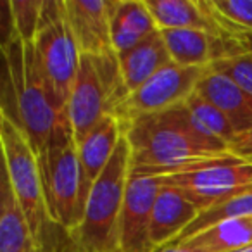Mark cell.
<instances>
[{"label":"cell","mask_w":252,"mask_h":252,"mask_svg":"<svg viewBox=\"0 0 252 252\" xmlns=\"http://www.w3.org/2000/svg\"><path fill=\"white\" fill-rule=\"evenodd\" d=\"M32 45L43 85L54 105L64 112L80 69L81 54L67 23L63 0H45Z\"/></svg>","instance_id":"cell-6"},{"label":"cell","mask_w":252,"mask_h":252,"mask_svg":"<svg viewBox=\"0 0 252 252\" xmlns=\"http://www.w3.org/2000/svg\"><path fill=\"white\" fill-rule=\"evenodd\" d=\"M211 4L238 35L252 33V0H211Z\"/></svg>","instance_id":"cell-22"},{"label":"cell","mask_w":252,"mask_h":252,"mask_svg":"<svg viewBox=\"0 0 252 252\" xmlns=\"http://www.w3.org/2000/svg\"><path fill=\"white\" fill-rule=\"evenodd\" d=\"M154 252H204V251L189 247V245H183V244H176V242H171V244L164 245V247L156 249Z\"/></svg>","instance_id":"cell-24"},{"label":"cell","mask_w":252,"mask_h":252,"mask_svg":"<svg viewBox=\"0 0 252 252\" xmlns=\"http://www.w3.org/2000/svg\"><path fill=\"white\" fill-rule=\"evenodd\" d=\"M206 69L207 67H183L169 63L137 90L126 95L111 116L118 118L121 125H126L140 116L168 111L185 102L197 90Z\"/></svg>","instance_id":"cell-9"},{"label":"cell","mask_w":252,"mask_h":252,"mask_svg":"<svg viewBox=\"0 0 252 252\" xmlns=\"http://www.w3.org/2000/svg\"><path fill=\"white\" fill-rule=\"evenodd\" d=\"M130 145L131 169L149 175H175L233 158L223 144L204 137L178 104L159 114L140 116L123 125Z\"/></svg>","instance_id":"cell-1"},{"label":"cell","mask_w":252,"mask_h":252,"mask_svg":"<svg viewBox=\"0 0 252 252\" xmlns=\"http://www.w3.org/2000/svg\"><path fill=\"white\" fill-rule=\"evenodd\" d=\"M237 40H238V43L242 45V49L252 56V33H249V32L240 33V35L237 36Z\"/></svg>","instance_id":"cell-25"},{"label":"cell","mask_w":252,"mask_h":252,"mask_svg":"<svg viewBox=\"0 0 252 252\" xmlns=\"http://www.w3.org/2000/svg\"><path fill=\"white\" fill-rule=\"evenodd\" d=\"M199 214L200 211L178 190L162 185L156 199L151 220V242L154 249L178 240Z\"/></svg>","instance_id":"cell-14"},{"label":"cell","mask_w":252,"mask_h":252,"mask_svg":"<svg viewBox=\"0 0 252 252\" xmlns=\"http://www.w3.org/2000/svg\"><path fill=\"white\" fill-rule=\"evenodd\" d=\"M230 152L235 156V158H238V159H242V161L251 162L252 164V131H249V133L238 137V140L231 145Z\"/></svg>","instance_id":"cell-23"},{"label":"cell","mask_w":252,"mask_h":252,"mask_svg":"<svg viewBox=\"0 0 252 252\" xmlns=\"http://www.w3.org/2000/svg\"><path fill=\"white\" fill-rule=\"evenodd\" d=\"M187 112H189L190 119H192L193 126L204 135V137L211 138V140L223 144L224 147L231 149V145L238 140V133L235 130L228 118L216 107L211 104L209 100L193 92L185 102Z\"/></svg>","instance_id":"cell-18"},{"label":"cell","mask_w":252,"mask_h":252,"mask_svg":"<svg viewBox=\"0 0 252 252\" xmlns=\"http://www.w3.org/2000/svg\"><path fill=\"white\" fill-rule=\"evenodd\" d=\"M45 0H9L12 23L25 42H33L42 18Z\"/></svg>","instance_id":"cell-20"},{"label":"cell","mask_w":252,"mask_h":252,"mask_svg":"<svg viewBox=\"0 0 252 252\" xmlns=\"http://www.w3.org/2000/svg\"><path fill=\"white\" fill-rule=\"evenodd\" d=\"M249 216H252V189L244 190L231 199L224 200V202L218 204V206L211 207L207 211H202L197 216V220L183 231L182 237L175 242H183L187 238L193 237V235L200 233V231L209 230V228L216 226L220 223H224V221L240 220V218Z\"/></svg>","instance_id":"cell-19"},{"label":"cell","mask_w":252,"mask_h":252,"mask_svg":"<svg viewBox=\"0 0 252 252\" xmlns=\"http://www.w3.org/2000/svg\"><path fill=\"white\" fill-rule=\"evenodd\" d=\"M161 178L162 185L178 190L202 213L252 189V164L233 156Z\"/></svg>","instance_id":"cell-8"},{"label":"cell","mask_w":252,"mask_h":252,"mask_svg":"<svg viewBox=\"0 0 252 252\" xmlns=\"http://www.w3.org/2000/svg\"><path fill=\"white\" fill-rule=\"evenodd\" d=\"M69 28L81 56L116 54L111 38L112 0H63Z\"/></svg>","instance_id":"cell-11"},{"label":"cell","mask_w":252,"mask_h":252,"mask_svg":"<svg viewBox=\"0 0 252 252\" xmlns=\"http://www.w3.org/2000/svg\"><path fill=\"white\" fill-rule=\"evenodd\" d=\"M125 97L126 90L116 54L104 57L81 56L80 69L64 109L76 145L102 118L112 114Z\"/></svg>","instance_id":"cell-7"},{"label":"cell","mask_w":252,"mask_h":252,"mask_svg":"<svg viewBox=\"0 0 252 252\" xmlns=\"http://www.w3.org/2000/svg\"><path fill=\"white\" fill-rule=\"evenodd\" d=\"M211 69L226 76L235 85L252 95V56L244 52L231 54V56L221 57L211 64Z\"/></svg>","instance_id":"cell-21"},{"label":"cell","mask_w":252,"mask_h":252,"mask_svg":"<svg viewBox=\"0 0 252 252\" xmlns=\"http://www.w3.org/2000/svg\"><path fill=\"white\" fill-rule=\"evenodd\" d=\"M235 252H252V245H249V247H244V249H238V251Z\"/></svg>","instance_id":"cell-26"},{"label":"cell","mask_w":252,"mask_h":252,"mask_svg":"<svg viewBox=\"0 0 252 252\" xmlns=\"http://www.w3.org/2000/svg\"><path fill=\"white\" fill-rule=\"evenodd\" d=\"M176 244L200 249L204 252H235L252 245V216L220 223Z\"/></svg>","instance_id":"cell-17"},{"label":"cell","mask_w":252,"mask_h":252,"mask_svg":"<svg viewBox=\"0 0 252 252\" xmlns=\"http://www.w3.org/2000/svg\"><path fill=\"white\" fill-rule=\"evenodd\" d=\"M123 137V125L118 118L107 114L94 130L78 144V158L81 166V214L94 183L107 168ZM81 221V216H80ZM76 230V228H74Z\"/></svg>","instance_id":"cell-12"},{"label":"cell","mask_w":252,"mask_h":252,"mask_svg":"<svg viewBox=\"0 0 252 252\" xmlns=\"http://www.w3.org/2000/svg\"><path fill=\"white\" fill-rule=\"evenodd\" d=\"M36 158L49 216L69 235L80 224L81 216V166L66 111L61 114L49 144Z\"/></svg>","instance_id":"cell-4"},{"label":"cell","mask_w":252,"mask_h":252,"mask_svg":"<svg viewBox=\"0 0 252 252\" xmlns=\"http://www.w3.org/2000/svg\"><path fill=\"white\" fill-rule=\"evenodd\" d=\"M195 92L226 116L238 137L252 131V95L231 80L207 67Z\"/></svg>","instance_id":"cell-13"},{"label":"cell","mask_w":252,"mask_h":252,"mask_svg":"<svg viewBox=\"0 0 252 252\" xmlns=\"http://www.w3.org/2000/svg\"><path fill=\"white\" fill-rule=\"evenodd\" d=\"M162 178L158 175L138 173L131 169L130 182L119 218V252H154L151 242V220Z\"/></svg>","instance_id":"cell-10"},{"label":"cell","mask_w":252,"mask_h":252,"mask_svg":"<svg viewBox=\"0 0 252 252\" xmlns=\"http://www.w3.org/2000/svg\"><path fill=\"white\" fill-rule=\"evenodd\" d=\"M118 59L126 95L137 90L149 78L171 63V57L159 32L123 56H118Z\"/></svg>","instance_id":"cell-16"},{"label":"cell","mask_w":252,"mask_h":252,"mask_svg":"<svg viewBox=\"0 0 252 252\" xmlns=\"http://www.w3.org/2000/svg\"><path fill=\"white\" fill-rule=\"evenodd\" d=\"M0 144L4 156V175L7 176L26 221L42 252H54L57 240L52 237V230L59 226L52 223L47 211L36 152L21 128L5 116L0 118Z\"/></svg>","instance_id":"cell-5"},{"label":"cell","mask_w":252,"mask_h":252,"mask_svg":"<svg viewBox=\"0 0 252 252\" xmlns=\"http://www.w3.org/2000/svg\"><path fill=\"white\" fill-rule=\"evenodd\" d=\"M130 173L131 152L123 135L107 168L88 193L80 224L69 233L76 252H119V218Z\"/></svg>","instance_id":"cell-3"},{"label":"cell","mask_w":252,"mask_h":252,"mask_svg":"<svg viewBox=\"0 0 252 252\" xmlns=\"http://www.w3.org/2000/svg\"><path fill=\"white\" fill-rule=\"evenodd\" d=\"M2 54L5 69L0 111L21 128L33 151L40 154L49 144L63 112L54 105L43 85L32 42H25L16 32L11 9L9 26L4 28Z\"/></svg>","instance_id":"cell-2"},{"label":"cell","mask_w":252,"mask_h":252,"mask_svg":"<svg viewBox=\"0 0 252 252\" xmlns=\"http://www.w3.org/2000/svg\"><path fill=\"white\" fill-rule=\"evenodd\" d=\"M158 32L147 0H112L111 38L116 56H123Z\"/></svg>","instance_id":"cell-15"}]
</instances>
